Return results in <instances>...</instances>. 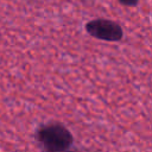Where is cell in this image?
Masks as SVG:
<instances>
[{
	"label": "cell",
	"mask_w": 152,
	"mask_h": 152,
	"mask_svg": "<svg viewBox=\"0 0 152 152\" xmlns=\"http://www.w3.org/2000/svg\"><path fill=\"white\" fill-rule=\"evenodd\" d=\"M34 139L43 152H65L74 145L71 132L56 121L40 125L34 132Z\"/></svg>",
	"instance_id": "cell-1"
},
{
	"label": "cell",
	"mask_w": 152,
	"mask_h": 152,
	"mask_svg": "<svg viewBox=\"0 0 152 152\" xmlns=\"http://www.w3.org/2000/svg\"><path fill=\"white\" fill-rule=\"evenodd\" d=\"M86 31L89 36L104 42H120L124 37L121 25L114 20L97 18L86 24Z\"/></svg>",
	"instance_id": "cell-2"
},
{
	"label": "cell",
	"mask_w": 152,
	"mask_h": 152,
	"mask_svg": "<svg viewBox=\"0 0 152 152\" xmlns=\"http://www.w3.org/2000/svg\"><path fill=\"white\" fill-rule=\"evenodd\" d=\"M119 2L125 5V6H129L131 7V6H135L139 2V0H119Z\"/></svg>",
	"instance_id": "cell-3"
},
{
	"label": "cell",
	"mask_w": 152,
	"mask_h": 152,
	"mask_svg": "<svg viewBox=\"0 0 152 152\" xmlns=\"http://www.w3.org/2000/svg\"><path fill=\"white\" fill-rule=\"evenodd\" d=\"M65 152H80V151L76 150V148H70V150H68V151H65Z\"/></svg>",
	"instance_id": "cell-4"
}]
</instances>
